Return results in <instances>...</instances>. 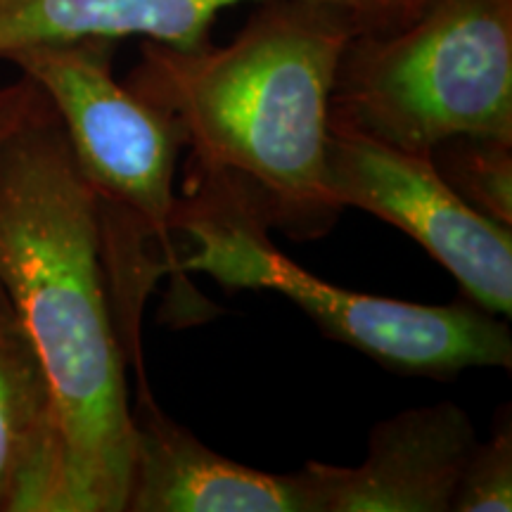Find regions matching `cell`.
Returning a JSON list of instances; mask_svg holds the SVG:
<instances>
[{"label":"cell","instance_id":"cell-8","mask_svg":"<svg viewBox=\"0 0 512 512\" xmlns=\"http://www.w3.org/2000/svg\"><path fill=\"white\" fill-rule=\"evenodd\" d=\"M131 373L136 403L126 512H311L299 472L271 475L221 456L159 408L145 363Z\"/></svg>","mask_w":512,"mask_h":512},{"label":"cell","instance_id":"cell-10","mask_svg":"<svg viewBox=\"0 0 512 512\" xmlns=\"http://www.w3.org/2000/svg\"><path fill=\"white\" fill-rule=\"evenodd\" d=\"M235 3L242 0H0V57L38 43L126 36L195 50L209 46L211 22ZM328 3L344 8V0Z\"/></svg>","mask_w":512,"mask_h":512},{"label":"cell","instance_id":"cell-11","mask_svg":"<svg viewBox=\"0 0 512 512\" xmlns=\"http://www.w3.org/2000/svg\"><path fill=\"white\" fill-rule=\"evenodd\" d=\"M430 159L467 207L512 228V140L460 133L439 140Z\"/></svg>","mask_w":512,"mask_h":512},{"label":"cell","instance_id":"cell-1","mask_svg":"<svg viewBox=\"0 0 512 512\" xmlns=\"http://www.w3.org/2000/svg\"><path fill=\"white\" fill-rule=\"evenodd\" d=\"M0 285L55 394L62 512H126L128 366L107 297L93 192L43 91L0 143Z\"/></svg>","mask_w":512,"mask_h":512},{"label":"cell","instance_id":"cell-13","mask_svg":"<svg viewBox=\"0 0 512 512\" xmlns=\"http://www.w3.org/2000/svg\"><path fill=\"white\" fill-rule=\"evenodd\" d=\"M425 0H344L356 31H389L415 17Z\"/></svg>","mask_w":512,"mask_h":512},{"label":"cell","instance_id":"cell-9","mask_svg":"<svg viewBox=\"0 0 512 512\" xmlns=\"http://www.w3.org/2000/svg\"><path fill=\"white\" fill-rule=\"evenodd\" d=\"M64 510V444L48 373L0 285V512Z\"/></svg>","mask_w":512,"mask_h":512},{"label":"cell","instance_id":"cell-14","mask_svg":"<svg viewBox=\"0 0 512 512\" xmlns=\"http://www.w3.org/2000/svg\"><path fill=\"white\" fill-rule=\"evenodd\" d=\"M38 95H41V88L24 74L19 81L0 86V143L27 117Z\"/></svg>","mask_w":512,"mask_h":512},{"label":"cell","instance_id":"cell-3","mask_svg":"<svg viewBox=\"0 0 512 512\" xmlns=\"http://www.w3.org/2000/svg\"><path fill=\"white\" fill-rule=\"evenodd\" d=\"M110 38L38 43L10 53L60 114L93 192L100 261L126 363L143 356V311L164 275L181 273L174 192L185 133L112 74Z\"/></svg>","mask_w":512,"mask_h":512},{"label":"cell","instance_id":"cell-7","mask_svg":"<svg viewBox=\"0 0 512 512\" xmlns=\"http://www.w3.org/2000/svg\"><path fill=\"white\" fill-rule=\"evenodd\" d=\"M477 441L465 408L439 401L377 422L361 465L311 460L299 475L311 512H451Z\"/></svg>","mask_w":512,"mask_h":512},{"label":"cell","instance_id":"cell-2","mask_svg":"<svg viewBox=\"0 0 512 512\" xmlns=\"http://www.w3.org/2000/svg\"><path fill=\"white\" fill-rule=\"evenodd\" d=\"M228 46L145 41L126 86L169 112L190 147L188 176L294 240L325 238L342 207L328 174L330 93L356 34L328 0H259Z\"/></svg>","mask_w":512,"mask_h":512},{"label":"cell","instance_id":"cell-4","mask_svg":"<svg viewBox=\"0 0 512 512\" xmlns=\"http://www.w3.org/2000/svg\"><path fill=\"white\" fill-rule=\"evenodd\" d=\"M330 126L420 155L460 133L512 140V0H425L401 27L356 31Z\"/></svg>","mask_w":512,"mask_h":512},{"label":"cell","instance_id":"cell-12","mask_svg":"<svg viewBox=\"0 0 512 512\" xmlns=\"http://www.w3.org/2000/svg\"><path fill=\"white\" fill-rule=\"evenodd\" d=\"M512 510V420L510 406L496 415L491 437L477 441L458 479L451 512Z\"/></svg>","mask_w":512,"mask_h":512},{"label":"cell","instance_id":"cell-6","mask_svg":"<svg viewBox=\"0 0 512 512\" xmlns=\"http://www.w3.org/2000/svg\"><path fill=\"white\" fill-rule=\"evenodd\" d=\"M330 188L339 207L392 223L458 280L470 302L510 318L512 228L467 207L430 155L330 126Z\"/></svg>","mask_w":512,"mask_h":512},{"label":"cell","instance_id":"cell-5","mask_svg":"<svg viewBox=\"0 0 512 512\" xmlns=\"http://www.w3.org/2000/svg\"><path fill=\"white\" fill-rule=\"evenodd\" d=\"M268 223L228 197L185 188L176 235L181 273L202 271L226 287L280 292L328 339L396 375L453 380L472 368H512L503 316L465 302L432 306L344 290L316 278L273 247Z\"/></svg>","mask_w":512,"mask_h":512}]
</instances>
